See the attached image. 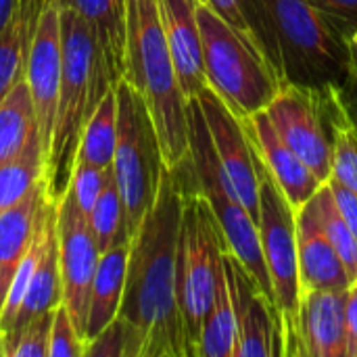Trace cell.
I'll return each instance as SVG.
<instances>
[{"mask_svg": "<svg viewBox=\"0 0 357 357\" xmlns=\"http://www.w3.org/2000/svg\"><path fill=\"white\" fill-rule=\"evenodd\" d=\"M180 215V182L174 169L165 167L157 199L130 241L117 314L128 335V357H192L176 291Z\"/></svg>", "mask_w": 357, "mask_h": 357, "instance_id": "6da1fadb", "label": "cell"}, {"mask_svg": "<svg viewBox=\"0 0 357 357\" xmlns=\"http://www.w3.org/2000/svg\"><path fill=\"white\" fill-rule=\"evenodd\" d=\"M245 17L282 86L326 88L347 79V42L307 0H247Z\"/></svg>", "mask_w": 357, "mask_h": 357, "instance_id": "7a4b0ae2", "label": "cell"}, {"mask_svg": "<svg viewBox=\"0 0 357 357\" xmlns=\"http://www.w3.org/2000/svg\"><path fill=\"white\" fill-rule=\"evenodd\" d=\"M59 15L61 88L50 153L46 159V186L48 197L54 203L69 188L82 132L92 111L102 100V96L113 88L105 59L88 23L69 8H59Z\"/></svg>", "mask_w": 357, "mask_h": 357, "instance_id": "3957f363", "label": "cell"}, {"mask_svg": "<svg viewBox=\"0 0 357 357\" xmlns=\"http://www.w3.org/2000/svg\"><path fill=\"white\" fill-rule=\"evenodd\" d=\"M126 79L153 117L169 169L188 157V100L165 40L159 0H126Z\"/></svg>", "mask_w": 357, "mask_h": 357, "instance_id": "277c9868", "label": "cell"}, {"mask_svg": "<svg viewBox=\"0 0 357 357\" xmlns=\"http://www.w3.org/2000/svg\"><path fill=\"white\" fill-rule=\"evenodd\" d=\"M186 159L174 167L182 190V215L176 249V291L190 356L197 357L203 320L213 303L215 284L228 245L207 199L190 180Z\"/></svg>", "mask_w": 357, "mask_h": 357, "instance_id": "5b68a950", "label": "cell"}, {"mask_svg": "<svg viewBox=\"0 0 357 357\" xmlns=\"http://www.w3.org/2000/svg\"><path fill=\"white\" fill-rule=\"evenodd\" d=\"M207 86L238 117L266 111L282 84L261 50L226 23L209 4L197 2Z\"/></svg>", "mask_w": 357, "mask_h": 357, "instance_id": "8992f818", "label": "cell"}, {"mask_svg": "<svg viewBox=\"0 0 357 357\" xmlns=\"http://www.w3.org/2000/svg\"><path fill=\"white\" fill-rule=\"evenodd\" d=\"M186 165H188L192 184L207 199V203L222 228V234L226 238L230 253L249 272V276L255 280L259 291L276 305L268 264H266L264 249H261L257 222L249 215V211L234 197V192L222 172V165L213 151L209 130H207V123H205V117H203L197 96L188 98V159H186Z\"/></svg>", "mask_w": 357, "mask_h": 357, "instance_id": "52a82bcc", "label": "cell"}, {"mask_svg": "<svg viewBox=\"0 0 357 357\" xmlns=\"http://www.w3.org/2000/svg\"><path fill=\"white\" fill-rule=\"evenodd\" d=\"M117 100V142L113 155V176L117 180L130 238L136 234L142 218L153 207L165 161L159 136L140 92L123 77L115 86Z\"/></svg>", "mask_w": 357, "mask_h": 357, "instance_id": "ba28073f", "label": "cell"}, {"mask_svg": "<svg viewBox=\"0 0 357 357\" xmlns=\"http://www.w3.org/2000/svg\"><path fill=\"white\" fill-rule=\"evenodd\" d=\"M339 88L341 86L307 88L287 84L266 109L280 138L322 182L333 174L335 126L343 111Z\"/></svg>", "mask_w": 357, "mask_h": 357, "instance_id": "9c48e42d", "label": "cell"}, {"mask_svg": "<svg viewBox=\"0 0 357 357\" xmlns=\"http://www.w3.org/2000/svg\"><path fill=\"white\" fill-rule=\"evenodd\" d=\"M259 238L268 264L274 301L282 318V331L293 324L299 310V261H297V224L295 209L264 169L259 174Z\"/></svg>", "mask_w": 357, "mask_h": 357, "instance_id": "30bf717a", "label": "cell"}, {"mask_svg": "<svg viewBox=\"0 0 357 357\" xmlns=\"http://www.w3.org/2000/svg\"><path fill=\"white\" fill-rule=\"evenodd\" d=\"M197 100L201 105V111L209 130V138L218 155V161L222 165V172L234 197L249 211V215L257 222L259 220L261 161L243 126V119H238L209 86L197 94Z\"/></svg>", "mask_w": 357, "mask_h": 357, "instance_id": "8fae6325", "label": "cell"}, {"mask_svg": "<svg viewBox=\"0 0 357 357\" xmlns=\"http://www.w3.org/2000/svg\"><path fill=\"white\" fill-rule=\"evenodd\" d=\"M56 245L63 305L67 307L71 322L84 341L88 297L100 253L94 243L88 215H84V211L77 207L69 188L56 201Z\"/></svg>", "mask_w": 357, "mask_h": 357, "instance_id": "7c38bea8", "label": "cell"}, {"mask_svg": "<svg viewBox=\"0 0 357 357\" xmlns=\"http://www.w3.org/2000/svg\"><path fill=\"white\" fill-rule=\"evenodd\" d=\"M224 268L236 318L234 357H282V318L226 247Z\"/></svg>", "mask_w": 357, "mask_h": 357, "instance_id": "4fadbf2b", "label": "cell"}, {"mask_svg": "<svg viewBox=\"0 0 357 357\" xmlns=\"http://www.w3.org/2000/svg\"><path fill=\"white\" fill-rule=\"evenodd\" d=\"M347 291H303L297 318L282 331V357H347Z\"/></svg>", "mask_w": 357, "mask_h": 357, "instance_id": "5bb4252c", "label": "cell"}, {"mask_svg": "<svg viewBox=\"0 0 357 357\" xmlns=\"http://www.w3.org/2000/svg\"><path fill=\"white\" fill-rule=\"evenodd\" d=\"M25 84L36 111L40 146L44 159H48L61 88V15L52 0L44 4L38 17L25 65Z\"/></svg>", "mask_w": 357, "mask_h": 357, "instance_id": "9a60e30c", "label": "cell"}, {"mask_svg": "<svg viewBox=\"0 0 357 357\" xmlns=\"http://www.w3.org/2000/svg\"><path fill=\"white\" fill-rule=\"evenodd\" d=\"M243 126L257 151V157L264 169L274 178L291 207L301 209L324 184L305 163L303 159L280 138L276 128L272 126L266 111H259L247 119Z\"/></svg>", "mask_w": 357, "mask_h": 357, "instance_id": "2e32d148", "label": "cell"}, {"mask_svg": "<svg viewBox=\"0 0 357 357\" xmlns=\"http://www.w3.org/2000/svg\"><path fill=\"white\" fill-rule=\"evenodd\" d=\"M299 287L303 291H347L349 276L335 247L326 238L314 197L295 211Z\"/></svg>", "mask_w": 357, "mask_h": 357, "instance_id": "e0dca14e", "label": "cell"}, {"mask_svg": "<svg viewBox=\"0 0 357 357\" xmlns=\"http://www.w3.org/2000/svg\"><path fill=\"white\" fill-rule=\"evenodd\" d=\"M159 13L182 94L195 98L207 88L197 0H159Z\"/></svg>", "mask_w": 357, "mask_h": 357, "instance_id": "ac0fdd59", "label": "cell"}, {"mask_svg": "<svg viewBox=\"0 0 357 357\" xmlns=\"http://www.w3.org/2000/svg\"><path fill=\"white\" fill-rule=\"evenodd\" d=\"M48 201L52 199L48 197V186L44 178L25 199L0 213V314L17 266L25 257L36 236Z\"/></svg>", "mask_w": 357, "mask_h": 357, "instance_id": "d6986e66", "label": "cell"}, {"mask_svg": "<svg viewBox=\"0 0 357 357\" xmlns=\"http://www.w3.org/2000/svg\"><path fill=\"white\" fill-rule=\"evenodd\" d=\"M128 255H130V241H123L102 251L98 257L96 272L90 287L88 310H86V326H84L86 345L102 328H107L119 314L123 289H126Z\"/></svg>", "mask_w": 357, "mask_h": 357, "instance_id": "ffe728a7", "label": "cell"}, {"mask_svg": "<svg viewBox=\"0 0 357 357\" xmlns=\"http://www.w3.org/2000/svg\"><path fill=\"white\" fill-rule=\"evenodd\" d=\"M77 13L94 33L113 88L126 77V0H52Z\"/></svg>", "mask_w": 357, "mask_h": 357, "instance_id": "44dd1931", "label": "cell"}, {"mask_svg": "<svg viewBox=\"0 0 357 357\" xmlns=\"http://www.w3.org/2000/svg\"><path fill=\"white\" fill-rule=\"evenodd\" d=\"M46 2L50 0H19L10 23L0 33V102L25 77L33 31Z\"/></svg>", "mask_w": 357, "mask_h": 357, "instance_id": "7402d4cb", "label": "cell"}, {"mask_svg": "<svg viewBox=\"0 0 357 357\" xmlns=\"http://www.w3.org/2000/svg\"><path fill=\"white\" fill-rule=\"evenodd\" d=\"M63 303V287H61V270H59V245H56V228L50 234L40 264L33 272V278L27 287V293L17 310L13 324L6 328H17L40 314L52 312Z\"/></svg>", "mask_w": 357, "mask_h": 357, "instance_id": "603a6c76", "label": "cell"}, {"mask_svg": "<svg viewBox=\"0 0 357 357\" xmlns=\"http://www.w3.org/2000/svg\"><path fill=\"white\" fill-rule=\"evenodd\" d=\"M236 347V318L232 295L228 287L226 268L218 276L213 303L203 320L201 337L197 343V357H234Z\"/></svg>", "mask_w": 357, "mask_h": 357, "instance_id": "cb8c5ba5", "label": "cell"}, {"mask_svg": "<svg viewBox=\"0 0 357 357\" xmlns=\"http://www.w3.org/2000/svg\"><path fill=\"white\" fill-rule=\"evenodd\" d=\"M38 134V121L25 77L0 102V165L15 159Z\"/></svg>", "mask_w": 357, "mask_h": 357, "instance_id": "d4e9b609", "label": "cell"}, {"mask_svg": "<svg viewBox=\"0 0 357 357\" xmlns=\"http://www.w3.org/2000/svg\"><path fill=\"white\" fill-rule=\"evenodd\" d=\"M115 142H117V100H115V88H111L92 111L82 132L75 159L96 167H113Z\"/></svg>", "mask_w": 357, "mask_h": 357, "instance_id": "484cf974", "label": "cell"}, {"mask_svg": "<svg viewBox=\"0 0 357 357\" xmlns=\"http://www.w3.org/2000/svg\"><path fill=\"white\" fill-rule=\"evenodd\" d=\"M44 178L46 159L40 136L33 134L15 159L0 165V213L25 199Z\"/></svg>", "mask_w": 357, "mask_h": 357, "instance_id": "4316f807", "label": "cell"}, {"mask_svg": "<svg viewBox=\"0 0 357 357\" xmlns=\"http://www.w3.org/2000/svg\"><path fill=\"white\" fill-rule=\"evenodd\" d=\"M88 224H90L94 243L98 247V253L111 249L117 243L132 241L130 232H128L123 199H121L117 180L113 176V167H111V174L107 178V184H105L100 197L96 199L92 211L88 213Z\"/></svg>", "mask_w": 357, "mask_h": 357, "instance_id": "83f0119b", "label": "cell"}, {"mask_svg": "<svg viewBox=\"0 0 357 357\" xmlns=\"http://www.w3.org/2000/svg\"><path fill=\"white\" fill-rule=\"evenodd\" d=\"M316 201V209H318V220L320 226L326 234V238L331 241V245L335 247L339 259L343 261L349 282L357 280V238L354 236L351 228L347 226V222L343 220L341 211L337 209V203L333 199L331 186L324 182L318 192L314 195Z\"/></svg>", "mask_w": 357, "mask_h": 357, "instance_id": "f1b7e54d", "label": "cell"}, {"mask_svg": "<svg viewBox=\"0 0 357 357\" xmlns=\"http://www.w3.org/2000/svg\"><path fill=\"white\" fill-rule=\"evenodd\" d=\"M54 310L36 316L33 320L0 333V356L4 357H48V335Z\"/></svg>", "mask_w": 357, "mask_h": 357, "instance_id": "f546056e", "label": "cell"}, {"mask_svg": "<svg viewBox=\"0 0 357 357\" xmlns=\"http://www.w3.org/2000/svg\"><path fill=\"white\" fill-rule=\"evenodd\" d=\"M331 178L339 180L357 197V130L349 121L345 109L341 111L335 126V155Z\"/></svg>", "mask_w": 357, "mask_h": 357, "instance_id": "4dcf8cb0", "label": "cell"}, {"mask_svg": "<svg viewBox=\"0 0 357 357\" xmlns=\"http://www.w3.org/2000/svg\"><path fill=\"white\" fill-rule=\"evenodd\" d=\"M109 174H111V167H96V165L75 159L73 169H71V180H69V190H71L77 207L84 211V215H88L92 211L96 199L100 197V192L107 184Z\"/></svg>", "mask_w": 357, "mask_h": 357, "instance_id": "1f68e13d", "label": "cell"}, {"mask_svg": "<svg viewBox=\"0 0 357 357\" xmlns=\"http://www.w3.org/2000/svg\"><path fill=\"white\" fill-rule=\"evenodd\" d=\"M86 343L79 339L67 307L61 303L54 310L50 335H48V357H84Z\"/></svg>", "mask_w": 357, "mask_h": 357, "instance_id": "d6a6232c", "label": "cell"}, {"mask_svg": "<svg viewBox=\"0 0 357 357\" xmlns=\"http://www.w3.org/2000/svg\"><path fill=\"white\" fill-rule=\"evenodd\" d=\"M347 42L357 31V0H307Z\"/></svg>", "mask_w": 357, "mask_h": 357, "instance_id": "836d02e7", "label": "cell"}, {"mask_svg": "<svg viewBox=\"0 0 357 357\" xmlns=\"http://www.w3.org/2000/svg\"><path fill=\"white\" fill-rule=\"evenodd\" d=\"M84 357H128V335L119 318L102 328L88 345Z\"/></svg>", "mask_w": 357, "mask_h": 357, "instance_id": "e575fe53", "label": "cell"}, {"mask_svg": "<svg viewBox=\"0 0 357 357\" xmlns=\"http://www.w3.org/2000/svg\"><path fill=\"white\" fill-rule=\"evenodd\" d=\"M245 2L247 0H207V4L226 21V23H230L236 31H241L245 38H249L257 48H259V44H257V40H255V36H253V31H251V27H249V23H247V17H245ZM261 50V48H259Z\"/></svg>", "mask_w": 357, "mask_h": 357, "instance_id": "d590c367", "label": "cell"}, {"mask_svg": "<svg viewBox=\"0 0 357 357\" xmlns=\"http://www.w3.org/2000/svg\"><path fill=\"white\" fill-rule=\"evenodd\" d=\"M326 184L331 186V192H333V199L337 203V209L341 211L343 220L347 222V226L351 228L354 236L357 238V197L347 186H343L335 178H328Z\"/></svg>", "mask_w": 357, "mask_h": 357, "instance_id": "8d00e7d4", "label": "cell"}, {"mask_svg": "<svg viewBox=\"0 0 357 357\" xmlns=\"http://www.w3.org/2000/svg\"><path fill=\"white\" fill-rule=\"evenodd\" d=\"M345 331L347 357H357V280L349 284L345 295Z\"/></svg>", "mask_w": 357, "mask_h": 357, "instance_id": "74e56055", "label": "cell"}, {"mask_svg": "<svg viewBox=\"0 0 357 357\" xmlns=\"http://www.w3.org/2000/svg\"><path fill=\"white\" fill-rule=\"evenodd\" d=\"M339 96L343 102V109L349 117V121L354 123V128L357 130V75L349 71L347 79L343 82V86L339 88Z\"/></svg>", "mask_w": 357, "mask_h": 357, "instance_id": "f35d334b", "label": "cell"}, {"mask_svg": "<svg viewBox=\"0 0 357 357\" xmlns=\"http://www.w3.org/2000/svg\"><path fill=\"white\" fill-rule=\"evenodd\" d=\"M17 4H19V0H0V33L10 23L13 15L17 10Z\"/></svg>", "mask_w": 357, "mask_h": 357, "instance_id": "ab89813d", "label": "cell"}, {"mask_svg": "<svg viewBox=\"0 0 357 357\" xmlns=\"http://www.w3.org/2000/svg\"><path fill=\"white\" fill-rule=\"evenodd\" d=\"M347 50H349V71L357 75V31L347 38Z\"/></svg>", "mask_w": 357, "mask_h": 357, "instance_id": "60d3db41", "label": "cell"}, {"mask_svg": "<svg viewBox=\"0 0 357 357\" xmlns=\"http://www.w3.org/2000/svg\"><path fill=\"white\" fill-rule=\"evenodd\" d=\"M199 4H207V0H197Z\"/></svg>", "mask_w": 357, "mask_h": 357, "instance_id": "b9f144b4", "label": "cell"}]
</instances>
